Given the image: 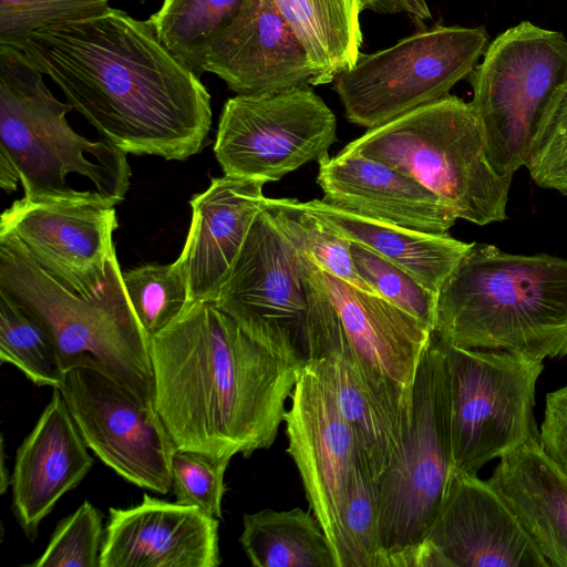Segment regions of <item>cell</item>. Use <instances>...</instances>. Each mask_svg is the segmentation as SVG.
<instances>
[{"label": "cell", "mask_w": 567, "mask_h": 567, "mask_svg": "<svg viewBox=\"0 0 567 567\" xmlns=\"http://www.w3.org/2000/svg\"><path fill=\"white\" fill-rule=\"evenodd\" d=\"M262 208L291 244L323 271L377 295L355 269L350 251L351 241L327 221L307 210L301 202L266 197Z\"/></svg>", "instance_id": "cell-29"}, {"label": "cell", "mask_w": 567, "mask_h": 567, "mask_svg": "<svg viewBox=\"0 0 567 567\" xmlns=\"http://www.w3.org/2000/svg\"><path fill=\"white\" fill-rule=\"evenodd\" d=\"M350 251L358 274L377 295L434 330L437 293L360 244L351 241Z\"/></svg>", "instance_id": "cell-32"}, {"label": "cell", "mask_w": 567, "mask_h": 567, "mask_svg": "<svg viewBox=\"0 0 567 567\" xmlns=\"http://www.w3.org/2000/svg\"><path fill=\"white\" fill-rule=\"evenodd\" d=\"M403 171L456 215L485 226L507 218L512 178L492 166L471 103L446 95L368 130L341 151Z\"/></svg>", "instance_id": "cell-6"}, {"label": "cell", "mask_w": 567, "mask_h": 567, "mask_svg": "<svg viewBox=\"0 0 567 567\" xmlns=\"http://www.w3.org/2000/svg\"><path fill=\"white\" fill-rule=\"evenodd\" d=\"M364 10L379 13H406L419 20L431 19L432 14L425 0H360Z\"/></svg>", "instance_id": "cell-39"}, {"label": "cell", "mask_w": 567, "mask_h": 567, "mask_svg": "<svg viewBox=\"0 0 567 567\" xmlns=\"http://www.w3.org/2000/svg\"><path fill=\"white\" fill-rule=\"evenodd\" d=\"M539 440L545 452L567 474V385L546 395Z\"/></svg>", "instance_id": "cell-38"}, {"label": "cell", "mask_w": 567, "mask_h": 567, "mask_svg": "<svg viewBox=\"0 0 567 567\" xmlns=\"http://www.w3.org/2000/svg\"><path fill=\"white\" fill-rule=\"evenodd\" d=\"M470 102L482 124L489 162L512 178L525 166L548 104L567 82V39L529 21L489 42L468 75Z\"/></svg>", "instance_id": "cell-9"}, {"label": "cell", "mask_w": 567, "mask_h": 567, "mask_svg": "<svg viewBox=\"0 0 567 567\" xmlns=\"http://www.w3.org/2000/svg\"><path fill=\"white\" fill-rule=\"evenodd\" d=\"M155 408L177 449L249 457L269 449L299 371L213 301L151 337Z\"/></svg>", "instance_id": "cell-2"}, {"label": "cell", "mask_w": 567, "mask_h": 567, "mask_svg": "<svg viewBox=\"0 0 567 567\" xmlns=\"http://www.w3.org/2000/svg\"><path fill=\"white\" fill-rule=\"evenodd\" d=\"M100 567H217L218 518L197 507L144 494L130 508L109 509Z\"/></svg>", "instance_id": "cell-19"}, {"label": "cell", "mask_w": 567, "mask_h": 567, "mask_svg": "<svg viewBox=\"0 0 567 567\" xmlns=\"http://www.w3.org/2000/svg\"><path fill=\"white\" fill-rule=\"evenodd\" d=\"M320 276L355 355L375 375L412 389L432 328L321 268Z\"/></svg>", "instance_id": "cell-23"}, {"label": "cell", "mask_w": 567, "mask_h": 567, "mask_svg": "<svg viewBox=\"0 0 567 567\" xmlns=\"http://www.w3.org/2000/svg\"><path fill=\"white\" fill-rule=\"evenodd\" d=\"M444 343L545 360L567 355V259L473 243L436 298Z\"/></svg>", "instance_id": "cell-3"}, {"label": "cell", "mask_w": 567, "mask_h": 567, "mask_svg": "<svg viewBox=\"0 0 567 567\" xmlns=\"http://www.w3.org/2000/svg\"><path fill=\"white\" fill-rule=\"evenodd\" d=\"M214 302L254 340L298 369L311 361L317 333L338 318L319 266L264 208Z\"/></svg>", "instance_id": "cell-7"}, {"label": "cell", "mask_w": 567, "mask_h": 567, "mask_svg": "<svg viewBox=\"0 0 567 567\" xmlns=\"http://www.w3.org/2000/svg\"><path fill=\"white\" fill-rule=\"evenodd\" d=\"M488 44L484 27L437 25L388 49L361 53L334 79L333 89L347 120L370 130L449 95Z\"/></svg>", "instance_id": "cell-11"}, {"label": "cell", "mask_w": 567, "mask_h": 567, "mask_svg": "<svg viewBox=\"0 0 567 567\" xmlns=\"http://www.w3.org/2000/svg\"><path fill=\"white\" fill-rule=\"evenodd\" d=\"M239 543L255 567H336L313 514L299 507L244 514Z\"/></svg>", "instance_id": "cell-27"}, {"label": "cell", "mask_w": 567, "mask_h": 567, "mask_svg": "<svg viewBox=\"0 0 567 567\" xmlns=\"http://www.w3.org/2000/svg\"><path fill=\"white\" fill-rule=\"evenodd\" d=\"M0 360L19 369L33 384L59 389L61 370L54 341L44 324L0 289Z\"/></svg>", "instance_id": "cell-30"}, {"label": "cell", "mask_w": 567, "mask_h": 567, "mask_svg": "<svg viewBox=\"0 0 567 567\" xmlns=\"http://www.w3.org/2000/svg\"><path fill=\"white\" fill-rule=\"evenodd\" d=\"M337 118L308 85L228 99L214 154L224 175L277 182L329 155Z\"/></svg>", "instance_id": "cell-12"}, {"label": "cell", "mask_w": 567, "mask_h": 567, "mask_svg": "<svg viewBox=\"0 0 567 567\" xmlns=\"http://www.w3.org/2000/svg\"><path fill=\"white\" fill-rule=\"evenodd\" d=\"M230 460L177 449L172 458V488L176 502L220 518L224 476Z\"/></svg>", "instance_id": "cell-37"}, {"label": "cell", "mask_w": 567, "mask_h": 567, "mask_svg": "<svg viewBox=\"0 0 567 567\" xmlns=\"http://www.w3.org/2000/svg\"><path fill=\"white\" fill-rule=\"evenodd\" d=\"M274 1L308 54L310 85L331 83L355 64L363 41L360 0Z\"/></svg>", "instance_id": "cell-26"}, {"label": "cell", "mask_w": 567, "mask_h": 567, "mask_svg": "<svg viewBox=\"0 0 567 567\" xmlns=\"http://www.w3.org/2000/svg\"><path fill=\"white\" fill-rule=\"evenodd\" d=\"M553 567H567V474L540 440L499 457L487 481Z\"/></svg>", "instance_id": "cell-24"}, {"label": "cell", "mask_w": 567, "mask_h": 567, "mask_svg": "<svg viewBox=\"0 0 567 567\" xmlns=\"http://www.w3.org/2000/svg\"><path fill=\"white\" fill-rule=\"evenodd\" d=\"M115 206L102 195L81 200L22 197L1 214L0 238L17 245L66 288L90 297L105 282L116 255Z\"/></svg>", "instance_id": "cell-15"}, {"label": "cell", "mask_w": 567, "mask_h": 567, "mask_svg": "<svg viewBox=\"0 0 567 567\" xmlns=\"http://www.w3.org/2000/svg\"><path fill=\"white\" fill-rule=\"evenodd\" d=\"M436 339L447 369L453 472L477 473L489 461L539 440L534 410L543 360Z\"/></svg>", "instance_id": "cell-10"}, {"label": "cell", "mask_w": 567, "mask_h": 567, "mask_svg": "<svg viewBox=\"0 0 567 567\" xmlns=\"http://www.w3.org/2000/svg\"><path fill=\"white\" fill-rule=\"evenodd\" d=\"M343 525L348 554L347 567H380L378 487L375 480L359 456Z\"/></svg>", "instance_id": "cell-33"}, {"label": "cell", "mask_w": 567, "mask_h": 567, "mask_svg": "<svg viewBox=\"0 0 567 567\" xmlns=\"http://www.w3.org/2000/svg\"><path fill=\"white\" fill-rule=\"evenodd\" d=\"M452 471L447 369L433 333L412 385L402 443L375 481L380 567H408L441 513Z\"/></svg>", "instance_id": "cell-8"}, {"label": "cell", "mask_w": 567, "mask_h": 567, "mask_svg": "<svg viewBox=\"0 0 567 567\" xmlns=\"http://www.w3.org/2000/svg\"><path fill=\"white\" fill-rule=\"evenodd\" d=\"M290 401L284 419L287 453L328 538L336 567H347L343 520L358 457L352 430L330 388L309 363L299 371Z\"/></svg>", "instance_id": "cell-14"}, {"label": "cell", "mask_w": 567, "mask_h": 567, "mask_svg": "<svg viewBox=\"0 0 567 567\" xmlns=\"http://www.w3.org/2000/svg\"><path fill=\"white\" fill-rule=\"evenodd\" d=\"M59 390L86 446L105 465L138 487L172 488L177 446L154 403L91 367L66 372Z\"/></svg>", "instance_id": "cell-13"}, {"label": "cell", "mask_w": 567, "mask_h": 567, "mask_svg": "<svg viewBox=\"0 0 567 567\" xmlns=\"http://www.w3.org/2000/svg\"><path fill=\"white\" fill-rule=\"evenodd\" d=\"M92 465L60 390L53 389L50 402L17 450L11 475L12 508L27 536L37 535L40 522Z\"/></svg>", "instance_id": "cell-22"}, {"label": "cell", "mask_w": 567, "mask_h": 567, "mask_svg": "<svg viewBox=\"0 0 567 567\" xmlns=\"http://www.w3.org/2000/svg\"><path fill=\"white\" fill-rule=\"evenodd\" d=\"M203 71L238 95L305 86L313 76L302 43L274 0H246L209 45Z\"/></svg>", "instance_id": "cell-18"}, {"label": "cell", "mask_w": 567, "mask_h": 567, "mask_svg": "<svg viewBox=\"0 0 567 567\" xmlns=\"http://www.w3.org/2000/svg\"><path fill=\"white\" fill-rule=\"evenodd\" d=\"M425 540L445 567H549L511 508L476 473L452 471Z\"/></svg>", "instance_id": "cell-17"}, {"label": "cell", "mask_w": 567, "mask_h": 567, "mask_svg": "<svg viewBox=\"0 0 567 567\" xmlns=\"http://www.w3.org/2000/svg\"><path fill=\"white\" fill-rule=\"evenodd\" d=\"M73 107L48 89L42 73L16 48L0 45V152L16 165L32 200L125 199L126 154L90 141L68 123Z\"/></svg>", "instance_id": "cell-4"}, {"label": "cell", "mask_w": 567, "mask_h": 567, "mask_svg": "<svg viewBox=\"0 0 567 567\" xmlns=\"http://www.w3.org/2000/svg\"><path fill=\"white\" fill-rule=\"evenodd\" d=\"M321 200L370 219L443 234L455 224L453 210L408 173L360 154L339 152L318 161Z\"/></svg>", "instance_id": "cell-20"}, {"label": "cell", "mask_w": 567, "mask_h": 567, "mask_svg": "<svg viewBox=\"0 0 567 567\" xmlns=\"http://www.w3.org/2000/svg\"><path fill=\"white\" fill-rule=\"evenodd\" d=\"M1 493L3 494L6 492V488L11 485V477H9V474L7 473V468L4 465V450H3V440H2V447H1Z\"/></svg>", "instance_id": "cell-41"}, {"label": "cell", "mask_w": 567, "mask_h": 567, "mask_svg": "<svg viewBox=\"0 0 567 567\" xmlns=\"http://www.w3.org/2000/svg\"><path fill=\"white\" fill-rule=\"evenodd\" d=\"M16 49L125 154L185 161L203 148L210 95L147 20L110 7L39 29Z\"/></svg>", "instance_id": "cell-1"}, {"label": "cell", "mask_w": 567, "mask_h": 567, "mask_svg": "<svg viewBox=\"0 0 567 567\" xmlns=\"http://www.w3.org/2000/svg\"><path fill=\"white\" fill-rule=\"evenodd\" d=\"M302 204L347 239L379 254L435 293L473 245L447 233H425L362 217L321 199Z\"/></svg>", "instance_id": "cell-25"}, {"label": "cell", "mask_w": 567, "mask_h": 567, "mask_svg": "<svg viewBox=\"0 0 567 567\" xmlns=\"http://www.w3.org/2000/svg\"><path fill=\"white\" fill-rule=\"evenodd\" d=\"M102 515L84 501L55 527L43 554L32 567H100Z\"/></svg>", "instance_id": "cell-36"}, {"label": "cell", "mask_w": 567, "mask_h": 567, "mask_svg": "<svg viewBox=\"0 0 567 567\" xmlns=\"http://www.w3.org/2000/svg\"><path fill=\"white\" fill-rule=\"evenodd\" d=\"M141 3H144L146 0H138Z\"/></svg>", "instance_id": "cell-42"}, {"label": "cell", "mask_w": 567, "mask_h": 567, "mask_svg": "<svg viewBox=\"0 0 567 567\" xmlns=\"http://www.w3.org/2000/svg\"><path fill=\"white\" fill-rule=\"evenodd\" d=\"M125 290L146 333H159L192 303L187 280L176 261L122 271Z\"/></svg>", "instance_id": "cell-31"}, {"label": "cell", "mask_w": 567, "mask_h": 567, "mask_svg": "<svg viewBox=\"0 0 567 567\" xmlns=\"http://www.w3.org/2000/svg\"><path fill=\"white\" fill-rule=\"evenodd\" d=\"M525 166L538 186L567 195V82L543 114Z\"/></svg>", "instance_id": "cell-34"}, {"label": "cell", "mask_w": 567, "mask_h": 567, "mask_svg": "<svg viewBox=\"0 0 567 567\" xmlns=\"http://www.w3.org/2000/svg\"><path fill=\"white\" fill-rule=\"evenodd\" d=\"M18 183H20L19 172L11 161V158L3 152H0V186L1 188L11 194L17 190Z\"/></svg>", "instance_id": "cell-40"}, {"label": "cell", "mask_w": 567, "mask_h": 567, "mask_svg": "<svg viewBox=\"0 0 567 567\" xmlns=\"http://www.w3.org/2000/svg\"><path fill=\"white\" fill-rule=\"evenodd\" d=\"M246 0H163L147 21L159 41L200 76L209 45Z\"/></svg>", "instance_id": "cell-28"}, {"label": "cell", "mask_w": 567, "mask_h": 567, "mask_svg": "<svg viewBox=\"0 0 567 567\" xmlns=\"http://www.w3.org/2000/svg\"><path fill=\"white\" fill-rule=\"evenodd\" d=\"M0 289L50 332L62 372L91 367L146 403H154L151 338L125 290L116 255L90 297L66 288L12 241L0 238Z\"/></svg>", "instance_id": "cell-5"}, {"label": "cell", "mask_w": 567, "mask_h": 567, "mask_svg": "<svg viewBox=\"0 0 567 567\" xmlns=\"http://www.w3.org/2000/svg\"><path fill=\"white\" fill-rule=\"evenodd\" d=\"M309 364L333 393L352 430L358 456L377 481L402 443L412 389L370 372L355 355L341 321L317 337Z\"/></svg>", "instance_id": "cell-16"}, {"label": "cell", "mask_w": 567, "mask_h": 567, "mask_svg": "<svg viewBox=\"0 0 567 567\" xmlns=\"http://www.w3.org/2000/svg\"><path fill=\"white\" fill-rule=\"evenodd\" d=\"M109 8V0H0V45L18 48L39 29L87 19Z\"/></svg>", "instance_id": "cell-35"}, {"label": "cell", "mask_w": 567, "mask_h": 567, "mask_svg": "<svg viewBox=\"0 0 567 567\" xmlns=\"http://www.w3.org/2000/svg\"><path fill=\"white\" fill-rule=\"evenodd\" d=\"M265 182L224 175L192 197V220L175 260L188 285L190 302L215 301L262 209Z\"/></svg>", "instance_id": "cell-21"}]
</instances>
